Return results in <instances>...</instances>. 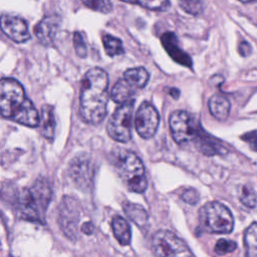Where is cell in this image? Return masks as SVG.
<instances>
[{"label":"cell","instance_id":"obj_17","mask_svg":"<svg viewBox=\"0 0 257 257\" xmlns=\"http://www.w3.org/2000/svg\"><path fill=\"white\" fill-rule=\"evenodd\" d=\"M111 229L114 238L117 242L122 245L126 246L131 243L132 239V232L128 223L120 216H114L111 220Z\"/></svg>","mask_w":257,"mask_h":257},{"label":"cell","instance_id":"obj_20","mask_svg":"<svg viewBox=\"0 0 257 257\" xmlns=\"http://www.w3.org/2000/svg\"><path fill=\"white\" fill-rule=\"evenodd\" d=\"M123 212L125 215L139 227H144L147 225L149 220V215L143 206L135 203L124 202L122 204Z\"/></svg>","mask_w":257,"mask_h":257},{"label":"cell","instance_id":"obj_12","mask_svg":"<svg viewBox=\"0 0 257 257\" xmlns=\"http://www.w3.org/2000/svg\"><path fill=\"white\" fill-rule=\"evenodd\" d=\"M16 207L23 219L33 222H41L43 215L39 211L29 189H22L18 193Z\"/></svg>","mask_w":257,"mask_h":257},{"label":"cell","instance_id":"obj_14","mask_svg":"<svg viewBox=\"0 0 257 257\" xmlns=\"http://www.w3.org/2000/svg\"><path fill=\"white\" fill-rule=\"evenodd\" d=\"M162 44L168 54L178 62L179 64H182L186 67H192V60L191 57L181 48L179 45V41L175 33L173 32H166L161 37Z\"/></svg>","mask_w":257,"mask_h":257},{"label":"cell","instance_id":"obj_25","mask_svg":"<svg viewBox=\"0 0 257 257\" xmlns=\"http://www.w3.org/2000/svg\"><path fill=\"white\" fill-rule=\"evenodd\" d=\"M180 7L191 15H199L203 12V0H180Z\"/></svg>","mask_w":257,"mask_h":257},{"label":"cell","instance_id":"obj_29","mask_svg":"<svg viewBox=\"0 0 257 257\" xmlns=\"http://www.w3.org/2000/svg\"><path fill=\"white\" fill-rule=\"evenodd\" d=\"M73 43H74V48L76 50L77 55L80 57H85L87 49H86L84 38L80 32H75L73 34Z\"/></svg>","mask_w":257,"mask_h":257},{"label":"cell","instance_id":"obj_3","mask_svg":"<svg viewBox=\"0 0 257 257\" xmlns=\"http://www.w3.org/2000/svg\"><path fill=\"white\" fill-rule=\"evenodd\" d=\"M109 160L126 188L135 193H143L148 187L145 168L140 158L133 152L115 149L111 151Z\"/></svg>","mask_w":257,"mask_h":257},{"label":"cell","instance_id":"obj_8","mask_svg":"<svg viewBox=\"0 0 257 257\" xmlns=\"http://www.w3.org/2000/svg\"><path fill=\"white\" fill-rule=\"evenodd\" d=\"M78 219L79 210L76 200L70 196H64L58 207V224L69 239L76 238Z\"/></svg>","mask_w":257,"mask_h":257},{"label":"cell","instance_id":"obj_34","mask_svg":"<svg viewBox=\"0 0 257 257\" xmlns=\"http://www.w3.org/2000/svg\"><path fill=\"white\" fill-rule=\"evenodd\" d=\"M243 3H250V2H257V0H239Z\"/></svg>","mask_w":257,"mask_h":257},{"label":"cell","instance_id":"obj_15","mask_svg":"<svg viewBox=\"0 0 257 257\" xmlns=\"http://www.w3.org/2000/svg\"><path fill=\"white\" fill-rule=\"evenodd\" d=\"M29 191L39 209L42 215H44V212L49 205V202L51 200L52 191L50 188V185L48 182L40 178L34 182V184L29 188Z\"/></svg>","mask_w":257,"mask_h":257},{"label":"cell","instance_id":"obj_16","mask_svg":"<svg viewBox=\"0 0 257 257\" xmlns=\"http://www.w3.org/2000/svg\"><path fill=\"white\" fill-rule=\"evenodd\" d=\"M209 110L218 120H225L230 112V101L222 94H214L209 100Z\"/></svg>","mask_w":257,"mask_h":257},{"label":"cell","instance_id":"obj_18","mask_svg":"<svg viewBox=\"0 0 257 257\" xmlns=\"http://www.w3.org/2000/svg\"><path fill=\"white\" fill-rule=\"evenodd\" d=\"M122 78L135 90L143 88L149 80V72L144 67L128 68L124 71Z\"/></svg>","mask_w":257,"mask_h":257},{"label":"cell","instance_id":"obj_22","mask_svg":"<svg viewBox=\"0 0 257 257\" xmlns=\"http://www.w3.org/2000/svg\"><path fill=\"white\" fill-rule=\"evenodd\" d=\"M246 257H257V222L252 223L244 233Z\"/></svg>","mask_w":257,"mask_h":257},{"label":"cell","instance_id":"obj_32","mask_svg":"<svg viewBox=\"0 0 257 257\" xmlns=\"http://www.w3.org/2000/svg\"><path fill=\"white\" fill-rule=\"evenodd\" d=\"M239 52L242 56H248L251 53V46L248 42L246 41H242L239 44Z\"/></svg>","mask_w":257,"mask_h":257},{"label":"cell","instance_id":"obj_9","mask_svg":"<svg viewBox=\"0 0 257 257\" xmlns=\"http://www.w3.org/2000/svg\"><path fill=\"white\" fill-rule=\"evenodd\" d=\"M160 116L155 106L145 101L138 108L135 116V127L137 133L143 139L152 138L159 126Z\"/></svg>","mask_w":257,"mask_h":257},{"label":"cell","instance_id":"obj_28","mask_svg":"<svg viewBox=\"0 0 257 257\" xmlns=\"http://www.w3.org/2000/svg\"><path fill=\"white\" fill-rule=\"evenodd\" d=\"M237 248V244L232 240L219 239L214 247V252L218 255H225L233 252Z\"/></svg>","mask_w":257,"mask_h":257},{"label":"cell","instance_id":"obj_21","mask_svg":"<svg viewBox=\"0 0 257 257\" xmlns=\"http://www.w3.org/2000/svg\"><path fill=\"white\" fill-rule=\"evenodd\" d=\"M40 115L41 120H39V123L41 124V134L47 140H52L55 130V119L52 107L47 104L43 105Z\"/></svg>","mask_w":257,"mask_h":257},{"label":"cell","instance_id":"obj_4","mask_svg":"<svg viewBox=\"0 0 257 257\" xmlns=\"http://www.w3.org/2000/svg\"><path fill=\"white\" fill-rule=\"evenodd\" d=\"M199 223L208 233L228 234L233 230L234 218L225 205L213 201L201 207L199 211Z\"/></svg>","mask_w":257,"mask_h":257},{"label":"cell","instance_id":"obj_10","mask_svg":"<svg viewBox=\"0 0 257 257\" xmlns=\"http://www.w3.org/2000/svg\"><path fill=\"white\" fill-rule=\"evenodd\" d=\"M69 177L73 184L82 191L88 190L92 183L93 170L90 160L85 156L74 158L68 168Z\"/></svg>","mask_w":257,"mask_h":257},{"label":"cell","instance_id":"obj_23","mask_svg":"<svg viewBox=\"0 0 257 257\" xmlns=\"http://www.w3.org/2000/svg\"><path fill=\"white\" fill-rule=\"evenodd\" d=\"M102 43H103V48L106 52V54L110 57L121 55L124 52L122 42L120 39L111 36V35H103L102 36Z\"/></svg>","mask_w":257,"mask_h":257},{"label":"cell","instance_id":"obj_30","mask_svg":"<svg viewBox=\"0 0 257 257\" xmlns=\"http://www.w3.org/2000/svg\"><path fill=\"white\" fill-rule=\"evenodd\" d=\"M181 198L184 202L190 205H195L199 201V193L195 189L189 188L182 193Z\"/></svg>","mask_w":257,"mask_h":257},{"label":"cell","instance_id":"obj_19","mask_svg":"<svg viewBox=\"0 0 257 257\" xmlns=\"http://www.w3.org/2000/svg\"><path fill=\"white\" fill-rule=\"evenodd\" d=\"M137 90H135L131 85L126 83L123 78L118 79L110 91V98L118 104L124 103L130 99H133V95Z\"/></svg>","mask_w":257,"mask_h":257},{"label":"cell","instance_id":"obj_27","mask_svg":"<svg viewBox=\"0 0 257 257\" xmlns=\"http://www.w3.org/2000/svg\"><path fill=\"white\" fill-rule=\"evenodd\" d=\"M84 4L94 11L108 13L112 10V5L109 0H83Z\"/></svg>","mask_w":257,"mask_h":257},{"label":"cell","instance_id":"obj_1","mask_svg":"<svg viewBox=\"0 0 257 257\" xmlns=\"http://www.w3.org/2000/svg\"><path fill=\"white\" fill-rule=\"evenodd\" d=\"M107 87L108 76L103 69L94 67L84 74L80 89L79 111L85 122L96 124L103 120L108 99Z\"/></svg>","mask_w":257,"mask_h":257},{"label":"cell","instance_id":"obj_5","mask_svg":"<svg viewBox=\"0 0 257 257\" xmlns=\"http://www.w3.org/2000/svg\"><path fill=\"white\" fill-rule=\"evenodd\" d=\"M169 125L172 137L178 145H186L190 142L197 143L205 134L196 119L185 110H175L171 113Z\"/></svg>","mask_w":257,"mask_h":257},{"label":"cell","instance_id":"obj_24","mask_svg":"<svg viewBox=\"0 0 257 257\" xmlns=\"http://www.w3.org/2000/svg\"><path fill=\"white\" fill-rule=\"evenodd\" d=\"M126 3L137 4L153 11H165L170 6L169 0H120Z\"/></svg>","mask_w":257,"mask_h":257},{"label":"cell","instance_id":"obj_6","mask_svg":"<svg viewBox=\"0 0 257 257\" xmlns=\"http://www.w3.org/2000/svg\"><path fill=\"white\" fill-rule=\"evenodd\" d=\"M134 104V99L119 104L108 119L107 134L116 142L127 143L132 139Z\"/></svg>","mask_w":257,"mask_h":257},{"label":"cell","instance_id":"obj_13","mask_svg":"<svg viewBox=\"0 0 257 257\" xmlns=\"http://www.w3.org/2000/svg\"><path fill=\"white\" fill-rule=\"evenodd\" d=\"M59 17L57 15H46L34 27L37 39L43 45H51L59 27Z\"/></svg>","mask_w":257,"mask_h":257},{"label":"cell","instance_id":"obj_33","mask_svg":"<svg viewBox=\"0 0 257 257\" xmlns=\"http://www.w3.org/2000/svg\"><path fill=\"white\" fill-rule=\"evenodd\" d=\"M81 231L84 233V234H87V235H90L92 232H93V225L91 222H85L81 225Z\"/></svg>","mask_w":257,"mask_h":257},{"label":"cell","instance_id":"obj_26","mask_svg":"<svg viewBox=\"0 0 257 257\" xmlns=\"http://www.w3.org/2000/svg\"><path fill=\"white\" fill-rule=\"evenodd\" d=\"M239 198H240V201L242 202V204L250 209H253L256 206V203H257L256 194L253 191V189L248 186L242 187V189L240 191Z\"/></svg>","mask_w":257,"mask_h":257},{"label":"cell","instance_id":"obj_11","mask_svg":"<svg viewBox=\"0 0 257 257\" xmlns=\"http://www.w3.org/2000/svg\"><path fill=\"white\" fill-rule=\"evenodd\" d=\"M0 28L14 42L23 43L30 38L27 23L19 16L2 14L0 16Z\"/></svg>","mask_w":257,"mask_h":257},{"label":"cell","instance_id":"obj_2","mask_svg":"<svg viewBox=\"0 0 257 257\" xmlns=\"http://www.w3.org/2000/svg\"><path fill=\"white\" fill-rule=\"evenodd\" d=\"M0 114L30 127L37 126L40 120L35 105L21 83L14 78L0 79Z\"/></svg>","mask_w":257,"mask_h":257},{"label":"cell","instance_id":"obj_31","mask_svg":"<svg viewBox=\"0 0 257 257\" xmlns=\"http://www.w3.org/2000/svg\"><path fill=\"white\" fill-rule=\"evenodd\" d=\"M242 139L249 143L251 149L255 152H257V131L250 132L242 136Z\"/></svg>","mask_w":257,"mask_h":257},{"label":"cell","instance_id":"obj_7","mask_svg":"<svg viewBox=\"0 0 257 257\" xmlns=\"http://www.w3.org/2000/svg\"><path fill=\"white\" fill-rule=\"evenodd\" d=\"M152 249L158 257H194L187 244L168 230H159L153 235Z\"/></svg>","mask_w":257,"mask_h":257}]
</instances>
